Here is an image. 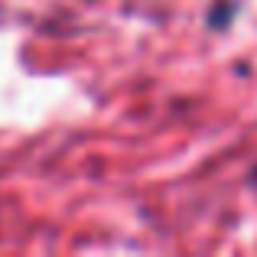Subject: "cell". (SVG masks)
I'll return each instance as SVG.
<instances>
[{"mask_svg":"<svg viewBox=\"0 0 257 257\" xmlns=\"http://www.w3.org/2000/svg\"><path fill=\"white\" fill-rule=\"evenodd\" d=\"M251 186L257 189V163H254V170H251Z\"/></svg>","mask_w":257,"mask_h":257,"instance_id":"7a4b0ae2","label":"cell"},{"mask_svg":"<svg viewBox=\"0 0 257 257\" xmlns=\"http://www.w3.org/2000/svg\"><path fill=\"white\" fill-rule=\"evenodd\" d=\"M234 10H238V4H225V0H221V4H215V10L208 13V23H212L215 30H221V26H228V20L234 17Z\"/></svg>","mask_w":257,"mask_h":257,"instance_id":"6da1fadb","label":"cell"}]
</instances>
